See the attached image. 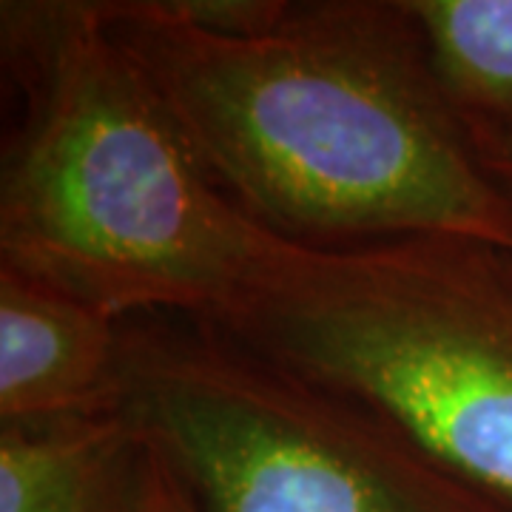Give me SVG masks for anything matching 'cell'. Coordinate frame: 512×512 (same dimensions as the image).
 I'll list each match as a JSON object with an SVG mask.
<instances>
[{
    "label": "cell",
    "mask_w": 512,
    "mask_h": 512,
    "mask_svg": "<svg viewBox=\"0 0 512 512\" xmlns=\"http://www.w3.org/2000/svg\"><path fill=\"white\" fill-rule=\"evenodd\" d=\"M222 191L302 245L464 237L512 217L404 0H100Z\"/></svg>",
    "instance_id": "1"
},
{
    "label": "cell",
    "mask_w": 512,
    "mask_h": 512,
    "mask_svg": "<svg viewBox=\"0 0 512 512\" xmlns=\"http://www.w3.org/2000/svg\"><path fill=\"white\" fill-rule=\"evenodd\" d=\"M18 97L0 174V265L117 322L217 325L285 237L248 217L103 26L100 0H6Z\"/></svg>",
    "instance_id": "2"
},
{
    "label": "cell",
    "mask_w": 512,
    "mask_h": 512,
    "mask_svg": "<svg viewBox=\"0 0 512 512\" xmlns=\"http://www.w3.org/2000/svg\"><path fill=\"white\" fill-rule=\"evenodd\" d=\"M211 328L379 410L512 510V254L441 234L285 239Z\"/></svg>",
    "instance_id": "3"
},
{
    "label": "cell",
    "mask_w": 512,
    "mask_h": 512,
    "mask_svg": "<svg viewBox=\"0 0 512 512\" xmlns=\"http://www.w3.org/2000/svg\"><path fill=\"white\" fill-rule=\"evenodd\" d=\"M117 413L194 512H512L379 410L183 316L123 322Z\"/></svg>",
    "instance_id": "4"
},
{
    "label": "cell",
    "mask_w": 512,
    "mask_h": 512,
    "mask_svg": "<svg viewBox=\"0 0 512 512\" xmlns=\"http://www.w3.org/2000/svg\"><path fill=\"white\" fill-rule=\"evenodd\" d=\"M123 322L0 265V421L117 413Z\"/></svg>",
    "instance_id": "5"
},
{
    "label": "cell",
    "mask_w": 512,
    "mask_h": 512,
    "mask_svg": "<svg viewBox=\"0 0 512 512\" xmlns=\"http://www.w3.org/2000/svg\"><path fill=\"white\" fill-rule=\"evenodd\" d=\"M143 470L120 413L0 421V512H140Z\"/></svg>",
    "instance_id": "6"
},
{
    "label": "cell",
    "mask_w": 512,
    "mask_h": 512,
    "mask_svg": "<svg viewBox=\"0 0 512 512\" xmlns=\"http://www.w3.org/2000/svg\"><path fill=\"white\" fill-rule=\"evenodd\" d=\"M470 146L512 134V0H404Z\"/></svg>",
    "instance_id": "7"
},
{
    "label": "cell",
    "mask_w": 512,
    "mask_h": 512,
    "mask_svg": "<svg viewBox=\"0 0 512 512\" xmlns=\"http://www.w3.org/2000/svg\"><path fill=\"white\" fill-rule=\"evenodd\" d=\"M140 512H194L188 498H185L183 487L177 484V478L171 476V470L148 447Z\"/></svg>",
    "instance_id": "8"
},
{
    "label": "cell",
    "mask_w": 512,
    "mask_h": 512,
    "mask_svg": "<svg viewBox=\"0 0 512 512\" xmlns=\"http://www.w3.org/2000/svg\"><path fill=\"white\" fill-rule=\"evenodd\" d=\"M476 160L512 217V134L473 143Z\"/></svg>",
    "instance_id": "9"
}]
</instances>
